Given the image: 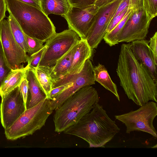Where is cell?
<instances>
[{"label":"cell","instance_id":"d4e9b609","mask_svg":"<svg viewBox=\"0 0 157 157\" xmlns=\"http://www.w3.org/2000/svg\"><path fill=\"white\" fill-rule=\"evenodd\" d=\"M47 48V46L44 45L39 51L29 56L27 61L28 64L26 67L33 69L37 68Z\"/></svg>","mask_w":157,"mask_h":157},{"label":"cell","instance_id":"6da1fadb","mask_svg":"<svg viewBox=\"0 0 157 157\" xmlns=\"http://www.w3.org/2000/svg\"><path fill=\"white\" fill-rule=\"evenodd\" d=\"M116 72L129 99L140 106L150 100L157 103V83L136 59L129 43L121 46Z\"/></svg>","mask_w":157,"mask_h":157},{"label":"cell","instance_id":"8992f818","mask_svg":"<svg viewBox=\"0 0 157 157\" xmlns=\"http://www.w3.org/2000/svg\"><path fill=\"white\" fill-rule=\"evenodd\" d=\"M138 109L123 114L115 116L116 120L124 124L126 132L141 131L149 134L156 138V131L153 121L157 115V104L155 101H149L140 106Z\"/></svg>","mask_w":157,"mask_h":157},{"label":"cell","instance_id":"e0dca14e","mask_svg":"<svg viewBox=\"0 0 157 157\" xmlns=\"http://www.w3.org/2000/svg\"><path fill=\"white\" fill-rule=\"evenodd\" d=\"M77 44L52 66L51 75L53 82L69 74Z\"/></svg>","mask_w":157,"mask_h":157},{"label":"cell","instance_id":"52a82bcc","mask_svg":"<svg viewBox=\"0 0 157 157\" xmlns=\"http://www.w3.org/2000/svg\"><path fill=\"white\" fill-rule=\"evenodd\" d=\"M80 39L75 32L70 29L56 33L46 42L45 45L47 48L39 66H54Z\"/></svg>","mask_w":157,"mask_h":157},{"label":"cell","instance_id":"9c48e42d","mask_svg":"<svg viewBox=\"0 0 157 157\" xmlns=\"http://www.w3.org/2000/svg\"><path fill=\"white\" fill-rule=\"evenodd\" d=\"M121 1L115 0L99 7L86 38L92 49L97 48L103 39L108 27Z\"/></svg>","mask_w":157,"mask_h":157},{"label":"cell","instance_id":"f1b7e54d","mask_svg":"<svg viewBox=\"0 0 157 157\" xmlns=\"http://www.w3.org/2000/svg\"><path fill=\"white\" fill-rule=\"evenodd\" d=\"M73 84V82H72L52 88L50 92L48 97L47 98L50 100H52L64 90L72 86Z\"/></svg>","mask_w":157,"mask_h":157},{"label":"cell","instance_id":"30bf717a","mask_svg":"<svg viewBox=\"0 0 157 157\" xmlns=\"http://www.w3.org/2000/svg\"><path fill=\"white\" fill-rule=\"evenodd\" d=\"M0 41L6 61L11 69L24 68L22 63L27 62L29 56L14 39L8 19H4L0 23Z\"/></svg>","mask_w":157,"mask_h":157},{"label":"cell","instance_id":"4dcf8cb0","mask_svg":"<svg viewBox=\"0 0 157 157\" xmlns=\"http://www.w3.org/2000/svg\"><path fill=\"white\" fill-rule=\"evenodd\" d=\"M157 32H156L151 37L149 41V45L152 52L155 64L157 65Z\"/></svg>","mask_w":157,"mask_h":157},{"label":"cell","instance_id":"3957f363","mask_svg":"<svg viewBox=\"0 0 157 157\" xmlns=\"http://www.w3.org/2000/svg\"><path fill=\"white\" fill-rule=\"evenodd\" d=\"M7 10L25 34L46 42L56 33V28L42 10L18 0H5Z\"/></svg>","mask_w":157,"mask_h":157},{"label":"cell","instance_id":"5b68a950","mask_svg":"<svg viewBox=\"0 0 157 157\" xmlns=\"http://www.w3.org/2000/svg\"><path fill=\"white\" fill-rule=\"evenodd\" d=\"M53 110L46 98L35 106L27 109L9 128L5 129L6 139L14 140L32 135L44 125Z\"/></svg>","mask_w":157,"mask_h":157},{"label":"cell","instance_id":"e575fe53","mask_svg":"<svg viewBox=\"0 0 157 157\" xmlns=\"http://www.w3.org/2000/svg\"><path fill=\"white\" fill-rule=\"evenodd\" d=\"M24 3L35 7L42 10L40 2L38 0H18Z\"/></svg>","mask_w":157,"mask_h":157},{"label":"cell","instance_id":"8fae6325","mask_svg":"<svg viewBox=\"0 0 157 157\" xmlns=\"http://www.w3.org/2000/svg\"><path fill=\"white\" fill-rule=\"evenodd\" d=\"M99 7L94 4L82 7L71 6L62 16L67 21L69 29L75 32L80 39H86Z\"/></svg>","mask_w":157,"mask_h":157},{"label":"cell","instance_id":"cb8c5ba5","mask_svg":"<svg viewBox=\"0 0 157 157\" xmlns=\"http://www.w3.org/2000/svg\"><path fill=\"white\" fill-rule=\"evenodd\" d=\"M12 70L6 61L0 41V88L4 79Z\"/></svg>","mask_w":157,"mask_h":157},{"label":"cell","instance_id":"d6986e66","mask_svg":"<svg viewBox=\"0 0 157 157\" xmlns=\"http://www.w3.org/2000/svg\"><path fill=\"white\" fill-rule=\"evenodd\" d=\"M26 70L25 67L12 70L4 79L0 88L1 97L19 86L25 77Z\"/></svg>","mask_w":157,"mask_h":157},{"label":"cell","instance_id":"ffe728a7","mask_svg":"<svg viewBox=\"0 0 157 157\" xmlns=\"http://www.w3.org/2000/svg\"><path fill=\"white\" fill-rule=\"evenodd\" d=\"M40 3L42 10L47 16L52 13L62 16L71 6L68 0H41Z\"/></svg>","mask_w":157,"mask_h":157},{"label":"cell","instance_id":"7402d4cb","mask_svg":"<svg viewBox=\"0 0 157 157\" xmlns=\"http://www.w3.org/2000/svg\"><path fill=\"white\" fill-rule=\"evenodd\" d=\"M7 17L13 37L19 45L26 52L28 53L29 49L25 34L17 22L11 14Z\"/></svg>","mask_w":157,"mask_h":157},{"label":"cell","instance_id":"5bb4252c","mask_svg":"<svg viewBox=\"0 0 157 157\" xmlns=\"http://www.w3.org/2000/svg\"><path fill=\"white\" fill-rule=\"evenodd\" d=\"M149 43V41L145 39L129 43L136 59L146 68L154 81L157 83V65L155 63Z\"/></svg>","mask_w":157,"mask_h":157},{"label":"cell","instance_id":"484cf974","mask_svg":"<svg viewBox=\"0 0 157 157\" xmlns=\"http://www.w3.org/2000/svg\"><path fill=\"white\" fill-rule=\"evenodd\" d=\"M25 38L28 45L30 55L39 51L44 46V42L36 39L32 38L25 34Z\"/></svg>","mask_w":157,"mask_h":157},{"label":"cell","instance_id":"4316f807","mask_svg":"<svg viewBox=\"0 0 157 157\" xmlns=\"http://www.w3.org/2000/svg\"><path fill=\"white\" fill-rule=\"evenodd\" d=\"M143 7L147 13L154 18L157 15V0H142Z\"/></svg>","mask_w":157,"mask_h":157},{"label":"cell","instance_id":"7c38bea8","mask_svg":"<svg viewBox=\"0 0 157 157\" xmlns=\"http://www.w3.org/2000/svg\"><path fill=\"white\" fill-rule=\"evenodd\" d=\"M1 97L0 118L5 129L10 127L27 109L19 86Z\"/></svg>","mask_w":157,"mask_h":157},{"label":"cell","instance_id":"f546056e","mask_svg":"<svg viewBox=\"0 0 157 157\" xmlns=\"http://www.w3.org/2000/svg\"><path fill=\"white\" fill-rule=\"evenodd\" d=\"M129 8V7L125 8L122 12L112 20L108 27L106 33L111 31L121 21L126 14Z\"/></svg>","mask_w":157,"mask_h":157},{"label":"cell","instance_id":"7a4b0ae2","mask_svg":"<svg viewBox=\"0 0 157 157\" xmlns=\"http://www.w3.org/2000/svg\"><path fill=\"white\" fill-rule=\"evenodd\" d=\"M120 130L102 106L98 103L88 113L63 132L83 139L90 147H105Z\"/></svg>","mask_w":157,"mask_h":157},{"label":"cell","instance_id":"603a6c76","mask_svg":"<svg viewBox=\"0 0 157 157\" xmlns=\"http://www.w3.org/2000/svg\"><path fill=\"white\" fill-rule=\"evenodd\" d=\"M132 9L129 8L126 14L121 21L111 31L106 33L103 38L105 43L110 47L118 44V37L124 24L128 18L132 11Z\"/></svg>","mask_w":157,"mask_h":157},{"label":"cell","instance_id":"f35d334b","mask_svg":"<svg viewBox=\"0 0 157 157\" xmlns=\"http://www.w3.org/2000/svg\"><path fill=\"white\" fill-rule=\"evenodd\" d=\"M97 0H96V2L97 1Z\"/></svg>","mask_w":157,"mask_h":157},{"label":"cell","instance_id":"d590c367","mask_svg":"<svg viewBox=\"0 0 157 157\" xmlns=\"http://www.w3.org/2000/svg\"><path fill=\"white\" fill-rule=\"evenodd\" d=\"M142 5V0H130L129 8L132 10Z\"/></svg>","mask_w":157,"mask_h":157},{"label":"cell","instance_id":"83f0119b","mask_svg":"<svg viewBox=\"0 0 157 157\" xmlns=\"http://www.w3.org/2000/svg\"><path fill=\"white\" fill-rule=\"evenodd\" d=\"M19 87L25 107L27 109L29 88L28 81L25 77L23 79Z\"/></svg>","mask_w":157,"mask_h":157},{"label":"cell","instance_id":"ac0fdd59","mask_svg":"<svg viewBox=\"0 0 157 157\" xmlns=\"http://www.w3.org/2000/svg\"><path fill=\"white\" fill-rule=\"evenodd\" d=\"M93 75L95 81L113 94L120 101V97L117 85L112 81L104 66L98 63L97 65L94 67Z\"/></svg>","mask_w":157,"mask_h":157},{"label":"cell","instance_id":"277c9868","mask_svg":"<svg viewBox=\"0 0 157 157\" xmlns=\"http://www.w3.org/2000/svg\"><path fill=\"white\" fill-rule=\"evenodd\" d=\"M99 100L98 93L93 87L86 86L78 90L55 110V131L63 132L88 113Z\"/></svg>","mask_w":157,"mask_h":157},{"label":"cell","instance_id":"1f68e13d","mask_svg":"<svg viewBox=\"0 0 157 157\" xmlns=\"http://www.w3.org/2000/svg\"><path fill=\"white\" fill-rule=\"evenodd\" d=\"M71 6L82 7L95 4L96 0H68Z\"/></svg>","mask_w":157,"mask_h":157},{"label":"cell","instance_id":"4fadbf2b","mask_svg":"<svg viewBox=\"0 0 157 157\" xmlns=\"http://www.w3.org/2000/svg\"><path fill=\"white\" fill-rule=\"evenodd\" d=\"M93 68L90 59H87L81 71L77 75L72 82V86L64 90L52 100H50L51 107L53 110L56 109L66 100L80 89L95 84Z\"/></svg>","mask_w":157,"mask_h":157},{"label":"cell","instance_id":"8d00e7d4","mask_svg":"<svg viewBox=\"0 0 157 157\" xmlns=\"http://www.w3.org/2000/svg\"><path fill=\"white\" fill-rule=\"evenodd\" d=\"M114 0H98L95 2V4L100 7Z\"/></svg>","mask_w":157,"mask_h":157},{"label":"cell","instance_id":"ba28073f","mask_svg":"<svg viewBox=\"0 0 157 157\" xmlns=\"http://www.w3.org/2000/svg\"><path fill=\"white\" fill-rule=\"evenodd\" d=\"M153 18L147 13L143 5L132 9L119 34L118 42L130 43L145 39Z\"/></svg>","mask_w":157,"mask_h":157},{"label":"cell","instance_id":"9a60e30c","mask_svg":"<svg viewBox=\"0 0 157 157\" xmlns=\"http://www.w3.org/2000/svg\"><path fill=\"white\" fill-rule=\"evenodd\" d=\"M93 50L86 39H80L77 44L73 56L69 74L76 75L81 71L86 61L90 59L92 54Z\"/></svg>","mask_w":157,"mask_h":157},{"label":"cell","instance_id":"d6a6232c","mask_svg":"<svg viewBox=\"0 0 157 157\" xmlns=\"http://www.w3.org/2000/svg\"><path fill=\"white\" fill-rule=\"evenodd\" d=\"M130 2V0H122L113 19L122 12L125 8L129 7Z\"/></svg>","mask_w":157,"mask_h":157},{"label":"cell","instance_id":"74e56055","mask_svg":"<svg viewBox=\"0 0 157 157\" xmlns=\"http://www.w3.org/2000/svg\"><path fill=\"white\" fill-rule=\"evenodd\" d=\"M38 0L40 2V1H41V0Z\"/></svg>","mask_w":157,"mask_h":157},{"label":"cell","instance_id":"44dd1931","mask_svg":"<svg viewBox=\"0 0 157 157\" xmlns=\"http://www.w3.org/2000/svg\"><path fill=\"white\" fill-rule=\"evenodd\" d=\"M52 66H39L34 69L37 78L43 90L48 98L50 92L52 89L53 80L51 72Z\"/></svg>","mask_w":157,"mask_h":157},{"label":"cell","instance_id":"2e32d148","mask_svg":"<svg viewBox=\"0 0 157 157\" xmlns=\"http://www.w3.org/2000/svg\"><path fill=\"white\" fill-rule=\"evenodd\" d=\"M25 78L28 82L30 97L27 102V109L32 108L38 104L46 98L34 69L26 67Z\"/></svg>","mask_w":157,"mask_h":157},{"label":"cell","instance_id":"836d02e7","mask_svg":"<svg viewBox=\"0 0 157 157\" xmlns=\"http://www.w3.org/2000/svg\"><path fill=\"white\" fill-rule=\"evenodd\" d=\"M6 0H0V23L6 17Z\"/></svg>","mask_w":157,"mask_h":157}]
</instances>
